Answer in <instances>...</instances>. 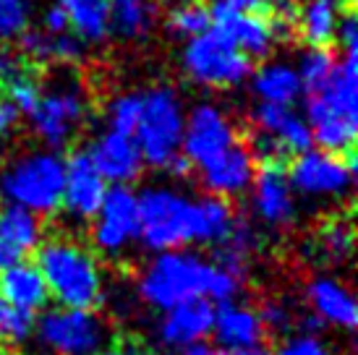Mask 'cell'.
Listing matches in <instances>:
<instances>
[{"label": "cell", "instance_id": "6", "mask_svg": "<svg viewBox=\"0 0 358 355\" xmlns=\"http://www.w3.org/2000/svg\"><path fill=\"white\" fill-rule=\"evenodd\" d=\"M183 105L173 87H155L141 94V115L134 131L144 165L168 168L170 159L180 154L183 141Z\"/></svg>", "mask_w": 358, "mask_h": 355}, {"label": "cell", "instance_id": "16", "mask_svg": "<svg viewBox=\"0 0 358 355\" xmlns=\"http://www.w3.org/2000/svg\"><path fill=\"white\" fill-rule=\"evenodd\" d=\"M215 326V306L207 298H191L165 311L159 321V340L168 347H191L204 342Z\"/></svg>", "mask_w": 358, "mask_h": 355}, {"label": "cell", "instance_id": "25", "mask_svg": "<svg viewBox=\"0 0 358 355\" xmlns=\"http://www.w3.org/2000/svg\"><path fill=\"white\" fill-rule=\"evenodd\" d=\"M157 16V0H110V31L123 40H144Z\"/></svg>", "mask_w": 358, "mask_h": 355}, {"label": "cell", "instance_id": "46", "mask_svg": "<svg viewBox=\"0 0 358 355\" xmlns=\"http://www.w3.org/2000/svg\"><path fill=\"white\" fill-rule=\"evenodd\" d=\"M165 170H168L170 175H176V178H189L191 170H194V165H191V162L183 157V154H178V157L170 159V165Z\"/></svg>", "mask_w": 358, "mask_h": 355}, {"label": "cell", "instance_id": "49", "mask_svg": "<svg viewBox=\"0 0 358 355\" xmlns=\"http://www.w3.org/2000/svg\"><path fill=\"white\" fill-rule=\"evenodd\" d=\"M236 355H272V350L257 345V347H249V350H241V353H236Z\"/></svg>", "mask_w": 358, "mask_h": 355}, {"label": "cell", "instance_id": "44", "mask_svg": "<svg viewBox=\"0 0 358 355\" xmlns=\"http://www.w3.org/2000/svg\"><path fill=\"white\" fill-rule=\"evenodd\" d=\"M24 259V254L21 251H16L13 246H8V243H3L0 240V275L6 272V269H10V266H16Z\"/></svg>", "mask_w": 358, "mask_h": 355}, {"label": "cell", "instance_id": "21", "mask_svg": "<svg viewBox=\"0 0 358 355\" xmlns=\"http://www.w3.org/2000/svg\"><path fill=\"white\" fill-rule=\"evenodd\" d=\"M306 298L311 314H317L324 324L340 326L353 332L358 324V306L356 298L350 296V290L343 282L332 277H317L306 287Z\"/></svg>", "mask_w": 358, "mask_h": 355}, {"label": "cell", "instance_id": "18", "mask_svg": "<svg viewBox=\"0 0 358 355\" xmlns=\"http://www.w3.org/2000/svg\"><path fill=\"white\" fill-rule=\"evenodd\" d=\"M254 175H257V162H254L249 149L241 147V144L230 147L217 159H212L209 165L199 168L201 186L209 191V196L220 198L243 194L254 183Z\"/></svg>", "mask_w": 358, "mask_h": 355}, {"label": "cell", "instance_id": "35", "mask_svg": "<svg viewBox=\"0 0 358 355\" xmlns=\"http://www.w3.org/2000/svg\"><path fill=\"white\" fill-rule=\"evenodd\" d=\"M3 89H6V97H8V102L19 110V113H27V115H31V113H34V108L40 105L42 87H40V81H37V76H34V71H31V73H27V76H21V79H16L13 84H8V87H3Z\"/></svg>", "mask_w": 358, "mask_h": 355}, {"label": "cell", "instance_id": "26", "mask_svg": "<svg viewBox=\"0 0 358 355\" xmlns=\"http://www.w3.org/2000/svg\"><path fill=\"white\" fill-rule=\"evenodd\" d=\"M338 10L322 3V0H308L301 6L299 13V27L301 37L311 50H329L338 34Z\"/></svg>", "mask_w": 358, "mask_h": 355}, {"label": "cell", "instance_id": "17", "mask_svg": "<svg viewBox=\"0 0 358 355\" xmlns=\"http://www.w3.org/2000/svg\"><path fill=\"white\" fill-rule=\"evenodd\" d=\"M254 212L269 227H285L296 217V201L288 175L280 165H262L254 175Z\"/></svg>", "mask_w": 358, "mask_h": 355}, {"label": "cell", "instance_id": "45", "mask_svg": "<svg viewBox=\"0 0 358 355\" xmlns=\"http://www.w3.org/2000/svg\"><path fill=\"white\" fill-rule=\"evenodd\" d=\"M233 8L243 10V13H262L269 8V0H225Z\"/></svg>", "mask_w": 358, "mask_h": 355}, {"label": "cell", "instance_id": "9", "mask_svg": "<svg viewBox=\"0 0 358 355\" xmlns=\"http://www.w3.org/2000/svg\"><path fill=\"white\" fill-rule=\"evenodd\" d=\"M87 118V94L76 84H55L42 92L40 105L31 113V129L42 144L63 149L79 133Z\"/></svg>", "mask_w": 358, "mask_h": 355}, {"label": "cell", "instance_id": "20", "mask_svg": "<svg viewBox=\"0 0 358 355\" xmlns=\"http://www.w3.org/2000/svg\"><path fill=\"white\" fill-rule=\"evenodd\" d=\"M212 332L217 337V347H222V350H228L233 355L262 345V340H264V326L259 321V314L254 308L236 303V300L215 308Z\"/></svg>", "mask_w": 358, "mask_h": 355}, {"label": "cell", "instance_id": "7", "mask_svg": "<svg viewBox=\"0 0 358 355\" xmlns=\"http://www.w3.org/2000/svg\"><path fill=\"white\" fill-rule=\"evenodd\" d=\"M183 71L199 87L230 89L249 79L254 73V63L222 34L209 29L196 40H189L183 48Z\"/></svg>", "mask_w": 358, "mask_h": 355}, {"label": "cell", "instance_id": "22", "mask_svg": "<svg viewBox=\"0 0 358 355\" xmlns=\"http://www.w3.org/2000/svg\"><path fill=\"white\" fill-rule=\"evenodd\" d=\"M0 298L10 308L27 311V314L34 316L37 311L48 306L50 293H48V285L42 280L40 269L34 264L19 261L16 266H10L0 275Z\"/></svg>", "mask_w": 358, "mask_h": 355}, {"label": "cell", "instance_id": "27", "mask_svg": "<svg viewBox=\"0 0 358 355\" xmlns=\"http://www.w3.org/2000/svg\"><path fill=\"white\" fill-rule=\"evenodd\" d=\"M0 240L21 251L24 256L34 251L42 243V222L37 215H31L21 207H8L0 209Z\"/></svg>", "mask_w": 358, "mask_h": 355}, {"label": "cell", "instance_id": "13", "mask_svg": "<svg viewBox=\"0 0 358 355\" xmlns=\"http://www.w3.org/2000/svg\"><path fill=\"white\" fill-rule=\"evenodd\" d=\"M209 10V24L212 31L222 34L225 40L238 48L249 60L267 58L272 48H275V34L269 21L262 13H243V10L233 8L225 0H212Z\"/></svg>", "mask_w": 358, "mask_h": 355}, {"label": "cell", "instance_id": "39", "mask_svg": "<svg viewBox=\"0 0 358 355\" xmlns=\"http://www.w3.org/2000/svg\"><path fill=\"white\" fill-rule=\"evenodd\" d=\"M81 58H84V42L73 31L52 37V60H58V63H79Z\"/></svg>", "mask_w": 358, "mask_h": 355}, {"label": "cell", "instance_id": "3", "mask_svg": "<svg viewBox=\"0 0 358 355\" xmlns=\"http://www.w3.org/2000/svg\"><path fill=\"white\" fill-rule=\"evenodd\" d=\"M37 269L60 308L92 311L102 300V275L97 259L84 246L55 238L37 246Z\"/></svg>", "mask_w": 358, "mask_h": 355}, {"label": "cell", "instance_id": "11", "mask_svg": "<svg viewBox=\"0 0 358 355\" xmlns=\"http://www.w3.org/2000/svg\"><path fill=\"white\" fill-rule=\"evenodd\" d=\"M236 144H238V136H236L233 120L215 105H196L183 123L180 154L194 168H204Z\"/></svg>", "mask_w": 358, "mask_h": 355}, {"label": "cell", "instance_id": "23", "mask_svg": "<svg viewBox=\"0 0 358 355\" xmlns=\"http://www.w3.org/2000/svg\"><path fill=\"white\" fill-rule=\"evenodd\" d=\"M69 27L84 45H100L110 34V0H58Z\"/></svg>", "mask_w": 358, "mask_h": 355}, {"label": "cell", "instance_id": "41", "mask_svg": "<svg viewBox=\"0 0 358 355\" xmlns=\"http://www.w3.org/2000/svg\"><path fill=\"white\" fill-rule=\"evenodd\" d=\"M100 355H157L150 345H141L136 340H120L115 345L105 347Z\"/></svg>", "mask_w": 358, "mask_h": 355}, {"label": "cell", "instance_id": "32", "mask_svg": "<svg viewBox=\"0 0 358 355\" xmlns=\"http://www.w3.org/2000/svg\"><path fill=\"white\" fill-rule=\"evenodd\" d=\"M31 0H0V42L19 40L29 29Z\"/></svg>", "mask_w": 358, "mask_h": 355}, {"label": "cell", "instance_id": "4", "mask_svg": "<svg viewBox=\"0 0 358 355\" xmlns=\"http://www.w3.org/2000/svg\"><path fill=\"white\" fill-rule=\"evenodd\" d=\"M139 198V238L155 251H180L199 243V204L173 188H147Z\"/></svg>", "mask_w": 358, "mask_h": 355}, {"label": "cell", "instance_id": "28", "mask_svg": "<svg viewBox=\"0 0 358 355\" xmlns=\"http://www.w3.org/2000/svg\"><path fill=\"white\" fill-rule=\"evenodd\" d=\"M196 204H199V243H209V246L225 243L238 219L228 198L207 196Z\"/></svg>", "mask_w": 358, "mask_h": 355}, {"label": "cell", "instance_id": "42", "mask_svg": "<svg viewBox=\"0 0 358 355\" xmlns=\"http://www.w3.org/2000/svg\"><path fill=\"white\" fill-rule=\"evenodd\" d=\"M19 110L13 108L8 99H0V136H8L10 131L19 126Z\"/></svg>", "mask_w": 358, "mask_h": 355}, {"label": "cell", "instance_id": "24", "mask_svg": "<svg viewBox=\"0 0 358 355\" xmlns=\"http://www.w3.org/2000/svg\"><path fill=\"white\" fill-rule=\"evenodd\" d=\"M254 94L267 105H285L290 108L296 99L301 97V79L299 71L288 66V63H267L254 73Z\"/></svg>", "mask_w": 358, "mask_h": 355}, {"label": "cell", "instance_id": "33", "mask_svg": "<svg viewBox=\"0 0 358 355\" xmlns=\"http://www.w3.org/2000/svg\"><path fill=\"white\" fill-rule=\"evenodd\" d=\"M139 115H141V94H136V92L120 94V97H115L110 102V108H108L110 131L134 136L136 123H139Z\"/></svg>", "mask_w": 358, "mask_h": 355}, {"label": "cell", "instance_id": "29", "mask_svg": "<svg viewBox=\"0 0 358 355\" xmlns=\"http://www.w3.org/2000/svg\"><path fill=\"white\" fill-rule=\"evenodd\" d=\"M212 29L209 24V10L199 0H183L180 6L168 13V31L183 40H196L204 31Z\"/></svg>", "mask_w": 358, "mask_h": 355}, {"label": "cell", "instance_id": "2", "mask_svg": "<svg viewBox=\"0 0 358 355\" xmlns=\"http://www.w3.org/2000/svg\"><path fill=\"white\" fill-rule=\"evenodd\" d=\"M358 50H345L338 60L327 87L311 94L306 105V123L314 144L322 152L353 157L358 129Z\"/></svg>", "mask_w": 358, "mask_h": 355}, {"label": "cell", "instance_id": "8", "mask_svg": "<svg viewBox=\"0 0 358 355\" xmlns=\"http://www.w3.org/2000/svg\"><path fill=\"white\" fill-rule=\"evenodd\" d=\"M40 340L58 355H100L108 347V326L94 311L55 308L40 319Z\"/></svg>", "mask_w": 358, "mask_h": 355}, {"label": "cell", "instance_id": "31", "mask_svg": "<svg viewBox=\"0 0 358 355\" xmlns=\"http://www.w3.org/2000/svg\"><path fill=\"white\" fill-rule=\"evenodd\" d=\"M353 243H356V236L348 219H329L319 233V246L332 261H345L353 254Z\"/></svg>", "mask_w": 358, "mask_h": 355}, {"label": "cell", "instance_id": "34", "mask_svg": "<svg viewBox=\"0 0 358 355\" xmlns=\"http://www.w3.org/2000/svg\"><path fill=\"white\" fill-rule=\"evenodd\" d=\"M34 329V316L10 308L0 298V340L3 342H24Z\"/></svg>", "mask_w": 358, "mask_h": 355}, {"label": "cell", "instance_id": "12", "mask_svg": "<svg viewBox=\"0 0 358 355\" xmlns=\"http://www.w3.org/2000/svg\"><path fill=\"white\" fill-rule=\"evenodd\" d=\"M92 238L108 256L120 254L134 238H139V198L129 186L108 188Z\"/></svg>", "mask_w": 358, "mask_h": 355}, {"label": "cell", "instance_id": "30", "mask_svg": "<svg viewBox=\"0 0 358 355\" xmlns=\"http://www.w3.org/2000/svg\"><path fill=\"white\" fill-rule=\"evenodd\" d=\"M335 66H338V60L329 50H306L303 52L299 66V79L303 92H308V97L327 87V81L335 73Z\"/></svg>", "mask_w": 358, "mask_h": 355}, {"label": "cell", "instance_id": "1", "mask_svg": "<svg viewBox=\"0 0 358 355\" xmlns=\"http://www.w3.org/2000/svg\"><path fill=\"white\" fill-rule=\"evenodd\" d=\"M241 280L189 251H165L152 259L139 277V296L159 311H170L191 298H207L217 303L236 300Z\"/></svg>", "mask_w": 358, "mask_h": 355}, {"label": "cell", "instance_id": "43", "mask_svg": "<svg viewBox=\"0 0 358 355\" xmlns=\"http://www.w3.org/2000/svg\"><path fill=\"white\" fill-rule=\"evenodd\" d=\"M324 326H327V324H324L317 314H311V311H308V314H303V316H299V329L306 337H319V332H322Z\"/></svg>", "mask_w": 358, "mask_h": 355}, {"label": "cell", "instance_id": "10", "mask_svg": "<svg viewBox=\"0 0 358 355\" xmlns=\"http://www.w3.org/2000/svg\"><path fill=\"white\" fill-rule=\"evenodd\" d=\"M288 183L303 196H345L353 186V157L308 149L290 159Z\"/></svg>", "mask_w": 358, "mask_h": 355}, {"label": "cell", "instance_id": "15", "mask_svg": "<svg viewBox=\"0 0 358 355\" xmlns=\"http://www.w3.org/2000/svg\"><path fill=\"white\" fill-rule=\"evenodd\" d=\"M87 154L102 180L113 186H131L144 170V157L134 136H126L118 131H105L102 136L94 138Z\"/></svg>", "mask_w": 358, "mask_h": 355}, {"label": "cell", "instance_id": "47", "mask_svg": "<svg viewBox=\"0 0 358 355\" xmlns=\"http://www.w3.org/2000/svg\"><path fill=\"white\" fill-rule=\"evenodd\" d=\"M180 355H233V353H228V350H222L217 345H209V342H196V345L191 347H183Z\"/></svg>", "mask_w": 358, "mask_h": 355}, {"label": "cell", "instance_id": "48", "mask_svg": "<svg viewBox=\"0 0 358 355\" xmlns=\"http://www.w3.org/2000/svg\"><path fill=\"white\" fill-rule=\"evenodd\" d=\"M322 3H327V6H332V8L338 10H353L350 6H353V0H322Z\"/></svg>", "mask_w": 358, "mask_h": 355}, {"label": "cell", "instance_id": "14", "mask_svg": "<svg viewBox=\"0 0 358 355\" xmlns=\"http://www.w3.org/2000/svg\"><path fill=\"white\" fill-rule=\"evenodd\" d=\"M105 194H108V183L94 170L90 154L73 152L66 159V183H63L60 207L73 219H92L97 217Z\"/></svg>", "mask_w": 358, "mask_h": 355}, {"label": "cell", "instance_id": "5", "mask_svg": "<svg viewBox=\"0 0 358 355\" xmlns=\"http://www.w3.org/2000/svg\"><path fill=\"white\" fill-rule=\"evenodd\" d=\"M66 183V159L55 152H29L10 162L0 175V196L31 215L60 209Z\"/></svg>", "mask_w": 358, "mask_h": 355}, {"label": "cell", "instance_id": "40", "mask_svg": "<svg viewBox=\"0 0 358 355\" xmlns=\"http://www.w3.org/2000/svg\"><path fill=\"white\" fill-rule=\"evenodd\" d=\"M42 31H45V34H52V37L71 31L69 16H66V10L60 8L58 3L45 10V19H42Z\"/></svg>", "mask_w": 358, "mask_h": 355}, {"label": "cell", "instance_id": "19", "mask_svg": "<svg viewBox=\"0 0 358 355\" xmlns=\"http://www.w3.org/2000/svg\"><path fill=\"white\" fill-rule=\"evenodd\" d=\"M254 126H257L259 133H267V136L275 138L290 157L303 154L314 144L306 118H301L296 110L285 108V105L259 102V108L254 110Z\"/></svg>", "mask_w": 358, "mask_h": 355}, {"label": "cell", "instance_id": "36", "mask_svg": "<svg viewBox=\"0 0 358 355\" xmlns=\"http://www.w3.org/2000/svg\"><path fill=\"white\" fill-rule=\"evenodd\" d=\"M31 73V63L16 48L0 45V89L13 84L16 79Z\"/></svg>", "mask_w": 358, "mask_h": 355}, {"label": "cell", "instance_id": "38", "mask_svg": "<svg viewBox=\"0 0 358 355\" xmlns=\"http://www.w3.org/2000/svg\"><path fill=\"white\" fill-rule=\"evenodd\" d=\"M272 355H335V353L319 337L299 335V337H288Z\"/></svg>", "mask_w": 358, "mask_h": 355}, {"label": "cell", "instance_id": "37", "mask_svg": "<svg viewBox=\"0 0 358 355\" xmlns=\"http://www.w3.org/2000/svg\"><path fill=\"white\" fill-rule=\"evenodd\" d=\"M259 314V321L264 326V332H278V335H285L290 326H293V314L285 303L280 300H267Z\"/></svg>", "mask_w": 358, "mask_h": 355}]
</instances>
